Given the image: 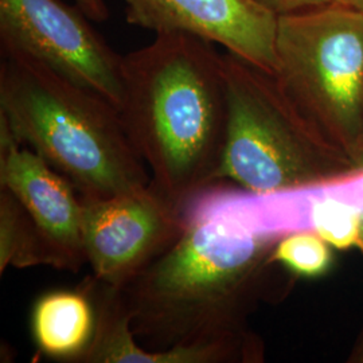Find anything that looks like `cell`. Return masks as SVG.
<instances>
[{"mask_svg": "<svg viewBox=\"0 0 363 363\" xmlns=\"http://www.w3.org/2000/svg\"><path fill=\"white\" fill-rule=\"evenodd\" d=\"M276 238L214 218H186L175 244L118 289L130 325H108L97 363H171L169 351L257 335L249 316L286 298L295 276L272 262Z\"/></svg>", "mask_w": 363, "mask_h": 363, "instance_id": "1", "label": "cell"}, {"mask_svg": "<svg viewBox=\"0 0 363 363\" xmlns=\"http://www.w3.org/2000/svg\"><path fill=\"white\" fill-rule=\"evenodd\" d=\"M123 125L151 186L183 210L217 182L228 103L214 43L181 33L156 34L123 55Z\"/></svg>", "mask_w": 363, "mask_h": 363, "instance_id": "2", "label": "cell"}, {"mask_svg": "<svg viewBox=\"0 0 363 363\" xmlns=\"http://www.w3.org/2000/svg\"><path fill=\"white\" fill-rule=\"evenodd\" d=\"M0 116L13 136L70 182L104 198L150 186L115 105L23 52L0 46Z\"/></svg>", "mask_w": 363, "mask_h": 363, "instance_id": "3", "label": "cell"}, {"mask_svg": "<svg viewBox=\"0 0 363 363\" xmlns=\"http://www.w3.org/2000/svg\"><path fill=\"white\" fill-rule=\"evenodd\" d=\"M228 120L217 182L268 193L325 181L354 169L289 101L271 73L220 54Z\"/></svg>", "mask_w": 363, "mask_h": 363, "instance_id": "4", "label": "cell"}, {"mask_svg": "<svg viewBox=\"0 0 363 363\" xmlns=\"http://www.w3.org/2000/svg\"><path fill=\"white\" fill-rule=\"evenodd\" d=\"M276 57L289 101L352 159L362 144V15L345 3L280 15Z\"/></svg>", "mask_w": 363, "mask_h": 363, "instance_id": "5", "label": "cell"}, {"mask_svg": "<svg viewBox=\"0 0 363 363\" xmlns=\"http://www.w3.org/2000/svg\"><path fill=\"white\" fill-rule=\"evenodd\" d=\"M78 6L61 0H0V46L23 52L120 109L123 55Z\"/></svg>", "mask_w": 363, "mask_h": 363, "instance_id": "6", "label": "cell"}, {"mask_svg": "<svg viewBox=\"0 0 363 363\" xmlns=\"http://www.w3.org/2000/svg\"><path fill=\"white\" fill-rule=\"evenodd\" d=\"M82 238L93 279L121 288L175 244L183 210L151 183L128 194L81 196Z\"/></svg>", "mask_w": 363, "mask_h": 363, "instance_id": "7", "label": "cell"}, {"mask_svg": "<svg viewBox=\"0 0 363 363\" xmlns=\"http://www.w3.org/2000/svg\"><path fill=\"white\" fill-rule=\"evenodd\" d=\"M0 189L10 191L38 232L50 267L78 273L88 264L82 203L76 187L40 156L16 140L0 116Z\"/></svg>", "mask_w": 363, "mask_h": 363, "instance_id": "8", "label": "cell"}, {"mask_svg": "<svg viewBox=\"0 0 363 363\" xmlns=\"http://www.w3.org/2000/svg\"><path fill=\"white\" fill-rule=\"evenodd\" d=\"M125 19L156 34L205 39L271 74L276 72L279 16L256 0H125Z\"/></svg>", "mask_w": 363, "mask_h": 363, "instance_id": "9", "label": "cell"}, {"mask_svg": "<svg viewBox=\"0 0 363 363\" xmlns=\"http://www.w3.org/2000/svg\"><path fill=\"white\" fill-rule=\"evenodd\" d=\"M31 334L37 350L60 362L79 363L96 331V308L84 286L50 291L35 301Z\"/></svg>", "mask_w": 363, "mask_h": 363, "instance_id": "10", "label": "cell"}, {"mask_svg": "<svg viewBox=\"0 0 363 363\" xmlns=\"http://www.w3.org/2000/svg\"><path fill=\"white\" fill-rule=\"evenodd\" d=\"M50 267V259L26 210L10 191L0 189V274L7 267Z\"/></svg>", "mask_w": 363, "mask_h": 363, "instance_id": "11", "label": "cell"}, {"mask_svg": "<svg viewBox=\"0 0 363 363\" xmlns=\"http://www.w3.org/2000/svg\"><path fill=\"white\" fill-rule=\"evenodd\" d=\"M271 259L295 277L316 279L331 269L334 253L319 234L304 230L280 237Z\"/></svg>", "mask_w": 363, "mask_h": 363, "instance_id": "12", "label": "cell"}, {"mask_svg": "<svg viewBox=\"0 0 363 363\" xmlns=\"http://www.w3.org/2000/svg\"><path fill=\"white\" fill-rule=\"evenodd\" d=\"M256 1L277 16L306 11V10H311V9L322 7L327 4L340 3V0H256Z\"/></svg>", "mask_w": 363, "mask_h": 363, "instance_id": "13", "label": "cell"}, {"mask_svg": "<svg viewBox=\"0 0 363 363\" xmlns=\"http://www.w3.org/2000/svg\"><path fill=\"white\" fill-rule=\"evenodd\" d=\"M76 6L91 22H106L109 19V9L105 0H76Z\"/></svg>", "mask_w": 363, "mask_h": 363, "instance_id": "14", "label": "cell"}, {"mask_svg": "<svg viewBox=\"0 0 363 363\" xmlns=\"http://www.w3.org/2000/svg\"><path fill=\"white\" fill-rule=\"evenodd\" d=\"M347 362L363 363V327L351 347L350 354L347 357Z\"/></svg>", "mask_w": 363, "mask_h": 363, "instance_id": "15", "label": "cell"}, {"mask_svg": "<svg viewBox=\"0 0 363 363\" xmlns=\"http://www.w3.org/2000/svg\"><path fill=\"white\" fill-rule=\"evenodd\" d=\"M340 3L350 6L357 13H361L363 18V0H340Z\"/></svg>", "mask_w": 363, "mask_h": 363, "instance_id": "16", "label": "cell"}, {"mask_svg": "<svg viewBox=\"0 0 363 363\" xmlns=\"http://www.w3.org/2000/svg\"><path fill=\"white\" fill-rule=\"evenodd\" d=\"M352 164L354 169H363V147H361L352 157Z\"/></svg>", "mask_w": 363, "mask_h": 363, "instance_id": "17", "label": "cell"}, {"mask_svg": "<svg viewBox=\"0 0 363 363\" xmlns=\"http://www.w3.org/2000/svg\"><path fill=\"white\" fill-rule=\"evenodd\" d=\"M358 249L363 253V213L362 220H361V233H359V242H358Z\"/></svg>", "mask_w": 363, "mask_h": 363, "instance_id": "18", "label": "cell"}, {"mask_svg": "<svg viewBox=\"0 0 363 363\" xmlns=\"http://www.w3.org/2000/svg\"><path fill=\"white\" fill-rule=\"evenodd\" d=\"M361 147H363V115H362V144H361ZM361 147H359V148H361ZM355 154H357V152H355Z\"/></svg>", "mask_w": 363, "mask_h": 363, "instance_id": "19", "label": "cell"}]
</instances>
